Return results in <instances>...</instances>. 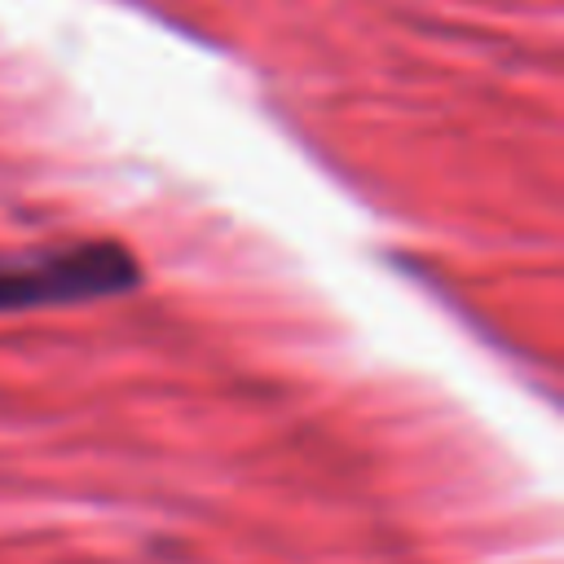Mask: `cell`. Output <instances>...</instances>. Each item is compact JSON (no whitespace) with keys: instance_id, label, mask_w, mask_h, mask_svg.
I'll use <instances>...</instances> for the list:
<instances>
[{"instance_id":"6da1fadb","label":"cell","mask_w":564,"mask_h":564,"mask_svg":"<svg viewBox=\"0 0 564 564\" xmlns=\"http://www.w3.org/2000/svg\"><path fill=\"white\" fill-rule=\"evenodd\" d=\"M141 286V264L123 242H79L57 251L0 256V313L66 308Z\"/></svg>"}]
</instances>
